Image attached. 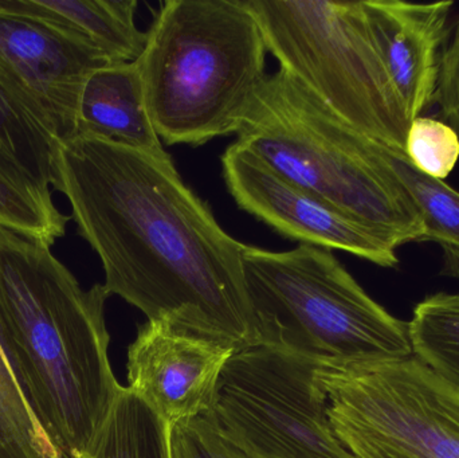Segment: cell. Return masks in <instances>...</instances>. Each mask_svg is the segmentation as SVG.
<instances>
[{
	"instance_id": "1",
	"label": "cell",
	"mask_w": 459,
	"mask_h": 458,
	"mask_svg": "<svg viewBox=\"0 0 459 458\" xmlns=\"http://www.w3.org/2000/svg\"><path fill=\"white\" fill-rule=\"evenodd\" d=\"M53 187L101 261L104 288L147 316L228 341L262 344L245 276V244L158 158L89 136L59 140Z\"/></svg>"
},
{
	"instance_id": "2",
	"label": "cell",
	"mask_w": 459,
	"mask_h": 458,
	"mask_svg": "<svg viewBox=\"0 0 459 458\" xmlns=\"http://www.w3.org/2000/svg\"><path fill=\"white\" fill-rule=\"evenodd\" d=\"M104 285L81 287L50 245L0 226V347L35 416L82 458L121 386L109 362Z\"/></svg>"
},
{
	"instance_id": "3",
	"label": "cell",
	"mask_w": 459,
	"mask_h": 458,
	"mask_svg": "<svg viewBox=\"0 0 459 458\" xmlns=\"http://www.w3.org/2000/svg\"><path fill=\"white\" fill-rule=\"evenodd\" d=\"M235 134L278 174L395 249L422 242V214L391 166L390 148L348 125L283 70L267 75Z\"/></svg>"
},
{
	"instance_id": "4",
	"label": "cell",
	"mask_w": 459,
	"mask_h": 458,
	"mask_svg": "<svg viewBox=\"0 0 459 458\" xmlns=\"http://www.w3.org/2000/svg\"><path fill=\"white\" fill-rule=\"evenodd\" d=\"M137 59L145 102L167 145L237 134L266 80L267 48L246 0H169Z\"/></svg>"
},
{
	"instance_id": "5",
	"label": "cell",
	"mask_w": 459,
	"mask_h": 458,
	"mask_svg": "<svg viewBox=\"0 0 459 458\" xmlns=\"http://www.w3.org/2000/svg\"><path fill=\"white\" fill-rule=\"evenodd\" d=\"M242 265L262 344L323 365L414 357L409 322L377 303L331 250L245 245Z\"/></svg>"
},
{
	"instance_id": "6",
	"label": "cell",
	"mask_w": 459,
	"mask_h": 458,
	"mask_svg": "<svg viewBox=\"0 0 459 458\" xmlns=\"http://www.w3.org/2000/svg\"><path fill=\"white\" fill-rule=\"evenodd\" d=\"M267 53L337 117L406 156L410 118L361 2L246 0Z\"/></svg>"
},
{
	"instance_id": "7",
	"label": "cell",
	"mask_w": 459,
	"mask_h": 458,
	"mask_svg": "<svg viewBox=\"0 0 459 458\" xmlns=\"http://www.w3.org/2000/svg\"><path fill=\"white\" fill-rule=\"evenodd\" d=\"M332 429L352 458H459V390L417 358L321 365Z\"/></svg>"
},
{
	"instance_id": "8",
	"label": "cell",
	"mask_w": 459,
	"mask_h": 458,
	"mask_svg": "<svg viewBox=\"0 0 459 458\" xmlns=\"http://www.w3.org/2000/svg\"><path fill=\"white\" fill-rule=\"evenodd\" d=\"M321 365L270 344L240 350L210 417L251 458H352L332 429Z\"/></svg>"
},
{
	"instance_id": "9",
	"label": "cell",
	"mask_w": 459,
	"mask_h": 458,
	"mask_svg": "<svg viewBox=\"0 0 459 458\" xmlns=\"http://www.w3.org/2000/svg\"><path fill=\"white\" fill-rule=\"evenodd\" d=\"M110 64L116 62L39 0H0V70L59 140L74 136L83 86Z\"/></svg>"
},
{
	"instance_id": "10",
	"label": "cell",
	"mask_w": 459,
	"mask_h": 458,
	"mask_svg": "<svg viewBox=\"0 0 459 458\" xmlns=\"http://www.w3.org/2000/svg\"><path fill=\"white\" fill-rule=\"evenodd\" d=\"M230 195L242 212L301 245L342 250L382 268L399 265L396 249L328 202L286 179L262 159L232 143L222 158Z\"/></svg>"
},
{
	"instance_id": "11",
	"label": "cell",
	"mask_w": 459,
	"mask_h": 458,
	"mask_svg": "<svg viewBox=\"0 0 459 458\" xmlns=\"http://www.w3.org/2000/svg\"><path fill=\"white\" fill-rule=\"evenodd\" d=\"M235 352L206 333L166 320L147 322L129 346L126 387L171 429L212 413L221 376Z\"/></svg>"
},
{
	"instance_id": "12",
	"label": "cell",
	"mask_w": 459,
	"mask_h": 458,
	"mask_svg": "<svg viewBox=\"0 0 459 458\" xmlns=\"http://www.w3.org/2000/svg\"><path fill=\"white\" fill-rule=\"evenodd\" d=\"M58 136L0 70V226L53 246L70 218L51 196Z\"/></svg>"
},
{
	"instance_id": "13",
	"label": "cell",
	"mask_w": 459,
	"mask_h": 458,
	"mask_svg": "<svg viewBox=\"0 0 459 458\" xmlns=\"http://www.w3.org/2000/svg\"><path fill=\"white\" fill-rule=\"evenodd\" d=\"M455 3L361 2L369 34L407 108L410 123L433 105Z\"/></svg>"
},
{
	"instance_id": "14",
	"label": "cell",
	"mask_w": 459,
	"mask_h": 458,
	"mask_svg": "<svg viewBox=\"0 0 459 458\" xmlns=\"http://www.w3.org/2000/svg\"><path fill=\"white\" fill-rule=\"evenodd\" d=\"M74 136H89L137 152L167 158L145 102L137 62H116L86 81Z\"/></svg>"
},
{
	"instance_id": "15",
	"label": "cell",
	"mask_w": 459,
	"mask_h": 458,
	"mask_svg": "<svg viewBox=\"0 0 459 458\" xmlns=\"http://www.w3.org/2000/svg\"><path fill=\"white\" fill-rule=\"evenodd\" d=\"M73 29L85 35L113 62H134L147 45L148 32L136 26V0H39Z\"/></svg>"
},
{
	"instance_id": "16",
	"label": "cell",
	"mask_w": 459,
	"mask_h": 458,
	"mask_svg": "<svg viewBox=\"0 0 459 458\" xmlns=\"http://www.w3.org/2000/svg\"><path fill=\"white\" fill-rule=\"evenodd\" d=\"M82 458H172L169 425L123 387Z\"/></svg>"
},
{
	"instance_id": "17",
	"label": "cell",
	"mask_w": 459,
	"mask_h": 458,
	"mask_svg": "<svg viewBox=\"0 0 459 458\" xmlns=\"http://www.w3.org/2000/svg\"><path fill=\"white\" fill-rule=\"evenodd\" d=\"M388 158L420 207L425 223L422 242H436L444 250L442 276L459 280V191L418 171L406 156L395 151L390 150Z\"/></svg>"
},
{
	"instance_id": "18",
	"label": "cell",
	"mask_w": 459,
	"mask_h": 458,
	"mask_svg": "<svg viewBox=\"0 0 459 458\" xmlns=\"http://www.w3.org/2000/svg\"><path fill=\"white\" fill-rule=\"evenodd\" d=\"M409 333L414 357L459 390V293H434L420 301Z\"/></svg>"
},
{
	"instance_id": "19",
	"label": "cell",
	"mask_w": 459,
	"mask_h": 458,
	"mask_svg": "<svg viewBox=\"0 0 459 458\" xmlns=\"http://www.w3.org/2000/svg\"><path fill=\"white\" fill-rule=\"evenodd\" d=\"M0 458H66L30 406L0 347Z\"/></svg>"
},
{
	"instance_id": "20",
	"label": "cell",
	"mask_w": 459,
	"mask_h": 458,
	"mask_svg": "<svg viewBox=\"0 0 459 458\" xmlns=\"http://www.w3.org/2000/svg\"><path fill=\"white\" fill-rule=\"evenodd\" d=\"M406 158L422 174L446 179L459 160L457 132L437 118H415L407 131Z\"/></svg>"
},
{
	"instance_id": "21",
	"label": "cell",
	"mask_w": 459,
	"mask_h": 458,
	"mask_svg": "<svg viewBox=\"0 0 459 458\" xmlns=\"http://www.w3.org/2000/svg\"><path fill=\"white\" fill-rule=\"evenodd\" d=\"M169 445L172 458H251L223 437L210 416L172 427Z\"/></svg>"
},
{
	"instance_id": "22",
	"label": "cell",
	"mask_w": 459,
	"mask_h": 458,
	"mask_svg": "<svg viewBox=\"0 0 459 458\" xmlns=\"http://www.w3.org/2000/svg\"><path fill=\"white\" fill-rule=\"evenodd\" d=\"M433 105L459 136V19L442 54Z\"/></svg>"
}]
</instances>
